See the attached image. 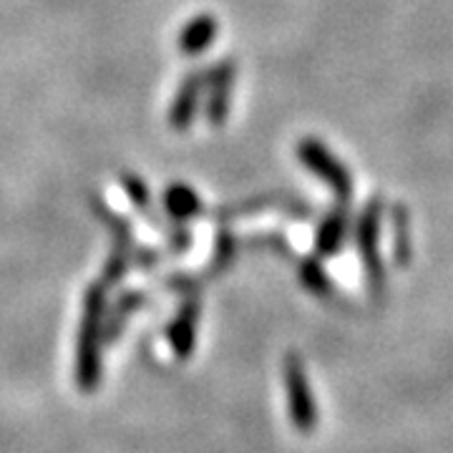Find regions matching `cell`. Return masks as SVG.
Listing matches in <instances>:
<instances>
[{"mask_svg": "<svg viewBox=\"0 0 453 453\" xmlns=\"http://www.w3.org/2000/svg\"><path fill=\"white\" fill-rule=\"evenodd\" d=\"M162 250H157V247H134V252H131L134 267H142V270L157 267V265L162 262Z\"/></svg>", "mask_w": 453, "mask_h": 453, "instance_id": "obj_18", "label": "cell"}, {"mask_svg": "<svg viewBox=\"0 0 453 453\" xmlns=\"http://www.w3.org/2000/svg\"><path fill=\"white\" fill-rule=\"evenodd\" d=\"M217 35H219V20L211 13H199L181 26L177 49L184 58H199L202 53H207L210 46H214Z\"/></svg>", "mask_w": 453, "mask_h": 453, "instance_id": "obj_7", "label": "cell"}, {"mask_svg": "<svg viewBox=\"0 0 453 453\" xmlns=\"http://www.w3.org/2000/svg\"><path fill=\"white\" fill-rule=\"evenodd\" d=\"M297 157L308 166L310 174L323 179L325 184L338 195L340 202H348L353 196V179L348 174V169L318 139H303L297 144Z\"/></svg>", "mask_w": 453, "mask_h": 453, "instance_id": "obj_4", "label": "cell"}, {"mask_svg": "<svg viewBox=\"0 0 453 453\" xmlns=\"http://www.w3.org/2000/svg\"><path fill=\"white\" fill-rule=\"evenodd\" d=\"M285 395H288V411H290V421L300 434H310L318 426V405L315 395L310 390L308 372L303 360L290 353L285 357Z\"/></svg>", "mask_w": 453, "mask_h": 453, "instance_id": "obj_2", "label": "cell"}, {"mask_svg": "<svg viewBox=\"0 0 453 453\" xmlns=\"http://www.w3.org/2000/svg\"><path fill=\"white\" fill-rule=\"evenodd\" d=\"M300 280H303L305 288L315 292V295H325L327 285H330L318 259H305V262L300 265Z\"/></svg>", "mask_w": 453, "mask_h": 453, "instance_id": "obj_16", "label": "cell"}, {"mask_svg": "<svg viewBox=\"0 0 453 453\" xmlns=\"http://www.w3.org/2000/svg\"><path fill=\"white\" fill-rule=\"evenodd\" d=\"M88 204H91V210H94V214L98 217V222L113 234V244H124V247H131V250L136 247L134 229H131V225L124 217H119V214H116V211H113L98 195H91Z\"/></svg>", "mask_w": 453, "mask_h": 453, "instance_id": "obj_11", "label": "cell"}, {"mask_svg": "<svg viewBox=\"0 0 453 453\" xmlns=\"http://www.w3.org/2000/svg\"><path fill=\"white\" fill-rule=\"evenodd\" d=\"M166 242H169V250H172L174 255H184V252L192 247V242H195L189 225H179V222H172L169 232H166Z\"/></svg>", "mask_w": 453, "mask_h": 453, "instance_id": "obj_17", "label": "cell"}, {"mask_svg": "<svg viewBox=\"0 0 453 453\" xmlns=\"http://www.w3.org/2000/svg\"><path fill=\"white\" fill-rule=\"evenodd\" d=\"M234 257H237V237H234V232L222 229V232L217 234V240H214V255H211L210 265L202 270V275H196L199 277V282L204 285L210 277L222 275L226 267L234 262Z\"/></svg>", "mask_w": 453, "mask_h": 453, "instance_id": "obj_12", "label": "cell"}, {"mask_svg": "<svg viewBox=\"0 0 453 453\" xmlns=\"http://www.w3.org/2000/svg\"><path fill=\"white\" fill-rule=\"evenodd\" d=\"M121 189H124V195L129 196V202L136 207V210L144 214L149 222H159L157 219V214H154V199H151V192H149V187H146V181L139 174H134V172H121Z\"/></svg>", "mask_w": 453, "mask_h": 453, "instance_id": "obj_13", "label": "cell"}, {"mask_svg": "<svg viewBox=\"0 0 453 453\" xmlns=\"http://www.w3.org/2000/svg\"><path fill=\"white\" fill-rule=\"evenodd\" d=\"M202 106H204V68H195L181 79L177 94L169 104V113H166L169 127L179 134L189 131Z\"/></svg>", "mask_w": 453, "mask_h": 453, "instance_id": "obj_5", "label": "cell"}, {"mask_svg": "<svg viewBox=\"0 0 453 453\" xmlns=\"http://www.w3.org/2000/svg\"><path fill=\"white\" fill-rule=\"evenodd\" d=\"M164 214L169 217V222H179V225H189L192 219L202 217V199L195 192V187L184 184V181H172L166 184L162 195Z\"/></svg>", "mask_w": 453, "mask_h": 453, "instance_id": "obj_8", "label": "cell"}, {"mask_svg": "<svg viewBox=\"0 0 453 453\" xmlns=\"http://www.w3.org/2000/svg\"><path fill=\"white\" fill-rule=\"evenodd\" d=\"M234 81H237L234 58H222L210 68H204V116L211 127H222L229 119Z\"/></svg>", "mask_w": 453, "mask_h": 453, "instance_id": "obj_3", "label": "cell"}, {"mask_svg": "<svg viewBox=\"0 0 453 453\" xmlns=\"http://www.w3.org/2000/svg\"><path fill=\"white\" fill-rule=\"evenodd\" d=\"M149 295L144 290H124L116 300L111 303V308L106 310V323H104V338L106 342H116L121 338L124 327L129 323V318L134 312L144 308Z\"/></svg>", "mask_w": 453, "mask_h": 453, "instance_id": "obj_9", "label": "cell"}, {"mask_svg": "<svg viewBox=\"0 0 453 453\" xmlns=\"http://www.w3.org/2000/svg\"><path fill=\"white\" fill-rule=\"evenodd\" d=\"M106 288L101 282L88 285L83 292L81 323H79V342H76V383L83 393H94L101 383V353H104V323H106Z\"/></svg>", "mask_w": 453, "mask_h": 453, "instance_id": "obj_1", "label": "cell"}, {"mask_svg": "<svg viewBox=\"0 0 453 453\" xmlns=\"http://www.w3.org/2000/svg\"><path fill=\"white\" fill-rule=\"evenodd\" d=\"M131 247H124V244H113L111 252H109V257L104 262V270H101V285L109 290L113 285H119L127 273H129V267H134V262H131Z\"/></svg>", "mask_w": 453, "mask_h": 453, "instance_id": "obj_14", "label": "cell"}, {"mask_svg": "<svg viewBox=\"0 0 453 453\" xmlns=\"http://www.w3.org/2000/svg\"><path fill=\"white\" fill-rule=\"evenodd\" d=\"M199 318H202V300L196 295H189V297H184V303L179 305L177 315L166 325L169 348H172V353L179 360H189V357L195 356Z\"/></svg>", "mask_w": 453, "mask_h": 453, "instance_id": "obj_6", "label": "cell"}, {"mask_svg": "<svg viewBox=\"0 0 453 453\" xmlns=\"http://www.w3.org/2000/svg\"><path fill=\"white\" fill-rule=\"evenodd\" d=\"M357 242H360V252H363V262H365L368 275L378 280L380 277V262H378V255H375V247H378V204H371L368 211L363 214Z\"/></svg>", "mask_w": 453, "mask_h": 453, "instance_id": "obj_10", "label": "cell"}, {"mask_svg": "<svg viewBox=\"0 0 453 453\" xmlns=\"http://www.w3.org/2000/svg\"><path fill=\"white\" fill-rule=\"evenodd\" d=\"M342 240H345V219H342V214H330L320 225V229H318L315 250L320 255H325V257L327 255H338Z\"/></svg>", "mask_w": 453, "mask_h": 453, "instance_id": "obj_15", "label": "cell"}]
</instances>
